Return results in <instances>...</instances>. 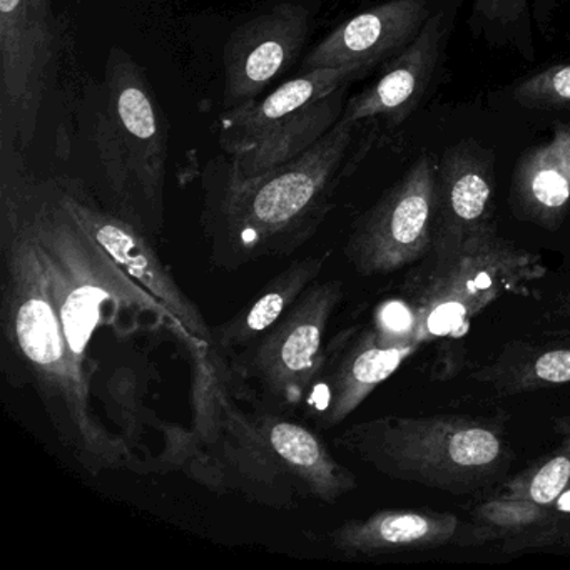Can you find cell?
Here are the masks:
<instances>
[{
	"instance_id": "cell-1",
	"label": "cell",
	"mask_w": 570,
	"mask_h": 570,
	"mask_svg": "<svg viewBox=\"0 0 570 570\" xmlns=\"http://www.w3.org/2000/svg\"><path fill=\"white\" fill-rule=\"evenodd\" d=\"M0 255L2 335L62 442L95 475L132 463L128 443L108 432L92 412L88 373L69 346L38 243L8 189H0Z\"/></svg>"
},
{
	"instance_id": "cell-2",
	"label": "cell",
	"mask_w": 570,
	"mask_h": 570,
	"mask_svg": "<svg viewBox=\"0 0 570 570\" xmlns=\"http://www.w3.org/2000/svg\"><path fill=\"white\" fill-rule=\"evenodd\" d=\"M356 125L340 119L325 138L286 165L233 179L212 161L203 176V226L213 259L238 268L288 256L315 236L333 208Z\"/></svg>"
},
{
	"instance_id": "cell-3",
	"label": "cell",
	"mask_w": 570,
	"mask_h": 570,
	"mask_svg": "<svg viewBox=\"0 0 570 570\" xmlns=\"http://www.w3.org/2000/svg\"><path fill=\"white\" fill-rule=\"evenodd\" d=\"M168 121L146 69L111 48L96 92L92 142L105 208L156 238L165 226Z\"/></svg>"
},
{
	"instance_id": "cell-4",
	"label": "cell",
	"mask_w": 570,
	"mask_h": 570,
	"mask_svg": "<svg viewBox=\"0 0 570 570\" xmlns=\"http://www.w3.org/2000/svg\"><path fill=\"white\" fill-rule=\"evenodd\" d=\"M336 445L383 475L459 493L489 483L505 455L495 430L460 416H383L350 426Z\"/></svg>"
},
{
	"instance_id": "cell-5",
	"label": "cell",
	"mask_w": 570,
	"mask_h": 570,
	"mask_svg": "<svg viewBox=\"0 0 570 570\" xmlns=\"http://www.w3.org/2000/svg\"><path fill=\"white\" fill-rule=\"evenodd\" d=\"M365 72L355 68L302 71L256 101L223 111L216 159L233 179L265 175L308 151L335 128L346 91Z\"/></svg>"
},
{
	"instance_id": "cell-6",
	"label": "cell",
	"mask_w": 570,
	"mask_h": 570,
	"mask_svg": "<svg viewBox=\"0 0 570 570\" xmlns=\"http://www.w3.org/2000/svg\"><path fill=\"white\" fill-rule=\"evenodd\" d=\"M58 55L52 0H0V146L28 151Z\"/></svg>"
},
{
	"instance_id": "cell-7",
	"label": "cell",
	"mask_w": 570,
	"mask_h": 570,
	"mask_svg": "<svg viewBox=\"0 0 570 570\" xmlns=\"http://www.w3.org/2000/svg\"><path fill=\"white\" fill-rule=\"evenodd\" d=\"M342 298V283H313L275 326L242 350L233 372L273 405L305 402L325 360L326 330Z\"/></svg>"
},
{
	"instance_id": "cell-8",
	"label": "cell",
	"mask_w": 570,
	"mask_h": 570,
	"mask_svg": "<svg viewBox=\"0 0 570 570\" xmlns=\"http://www.w3.org/2000/svg\"><path fill=\"white\" fill-rule=\"evenodd\" d=\"M52 188L66 212L81 226L82 232L149 295L155 296L188 333L196 348L213 345L209 328L198 306L185 295L165 263L153 248L142 229L126 222L96 202L85 185L72 178L51 179Z\"/></svg>"
},
{
	"instance_id": "cell-9",
	"label": "cell",
	"mask_w": 570,
	"mask_h": 570,
	"mask_svg": "<svg viewBox=\"0 0 570 570\" xmlns=\"http://www.w3.org/2000/svg\"><path fill=\"white\" fill-rule=\"evenodd\" d=\"M436 159L429 153L356 222L345 255L362 275H379L415 262L429 246L435 222Z\"/></svg>"
},
{
	"instance_id": "cell-10",
	"label": "cell",
	"mask_w": 570,
	"mask_h": 570,
	"mask_svg": "<svg viewBox=\"0 0 570 570\" xmlns=\"http://www.w3.org/2000/svg\"><path fill=\"white\" fill-rule=\"evenodd\" d=\"M320 0H278L239 24L223 49V111L243 108L292 71L315 29Z\"/></svg>"
},
{
	"instance_id": "cell-11",
	"label": "cell",
	"mask_w": 570,
	"mask_h": 570,
	"mask_svg": "<svg viewBox=\"0 0 570 570\" xmlns=\"http://www.w3.org/2000/svg\"><path fill=\"white\" fill-rule=\"evenodd\" d=\"M462 0H440L415 39L386 62L372 86L346 101L342 118L352 125L382 118L390 125L405 121L422 102L445 61Z\"/></svg>"
},
{
	"instance_id": "cell-12",
	"label": "cell",
	"mask_w": 570,
	"mask_h": 570,
	"mask_svg": "<svg viewBox=\"0 0 570 570\" xmlns=\"http://www.w3.org/2000/svg\"><path fill=\"white\" fill-rule=\"evenodd\" d=\"M440 0H385L336 26L302 62V71L355 68L368 75L399 56L422 31Z\"/></svg>"
},
{
	"instance_id": "cell-13",
	"label": "cell",
	"mask_w": 570,
	"mask_h": 570,
	"mask_svg": "<svg viewBox=\"0 0 570 570\" xmlns=\"http://www.w3.org/2000/svg\"><path fill=\"white\" fill-rule=\"evenodd\" d=\"M389 336L382 330L365 332L346 352L338 346L336 355L325 353L305 399L313 422L325 429L338 425L399 368L412 348L389 345Z\"/></svg>"
},
{
	"instance_id": "cell-14",
	"label": "cell",
	"mask_w": 570,
	"mask_h": 570,
	"mask_svg": "<svg viewBox=\"0 0 570 570\" xmlns=\"http://www.w3.org/2000/svg\"><path fill=\"white\" fill-rule=\"evenodd\" d=\"M249 415L266 452L302 499L333 503L355 489L353 473L336 462L315 432L272 410Z\"/></svg>"
},
{
	"instance_id": "cell-15",
	"label": "cell",
	"mask_w": 570,
	"mask_h": 570,
	"mask_svg": "<svg viewBox=\"0 0 570 570\" xmlns=\"http://www.w3.org/2000/svg\"><path fill=\"white\" fill-rule=\"evenodd\" d=\"M493 193V159L473 141H462L436 159L435 222L440 246L485 233Z\"/></svg>"
},
{
	"instance_id": "cell-16",
	"label": "cell",
	"mask_w": 570,
	"mask_h": 570,
	"mask_svg": "<svg viewBox=\"0 0 570 570\" xmlns=\"http://www.w3.org/2000/svg\"><path fill=\"white\" fill-rule=\"evenodd\" d=\"M455 515L450 513L385 510L366 519L348 520L328 535L333 549L348 556H373L415 547L443 546L455 535Z\"/></svg>"
},
{
	"instance_id": "cell-17",
	"label": "cell",
	"mask_w": 570,
	"mask_h": 570,
	"mask_svg": "<svg viewBox=\"0 0 570 570\" xmlns=\"http://www.w3.org/2000/svg\"><path fill=\"white\" fill-rule=\"evenodd\" d=\"M323 258L296 259L268 283L249 305L232 320L213 328V345L219 348H246L275 326L322 273Z\"/></svg>"
},
{
	"instance_id": "cell-18",
	"label": "cell",
	"mask_w": 570,
	"mask_h": 570,
	"mask_svg": "<svg viewBox=\"0 0 570 570\" xmlns=\"http://www.w3.org/2000/svg\"><path fill=\"white\" fill-rule=\"evenodd\" d=\"M513 195L540 222H553L570 202V126L557 125L547 141L522 156Z\"/></svg>"
},
{
	"instance_id": "cell-19",
	"label": "cell",
	"mask_w": 570,
	"mask_h": 570,
	"mask_svg": "<svg viewBox=\"0 0 570 570\" xmlns=\"http://www.w3.org/2000/svg\"><path fill=\"white\" fill-rule=\"evenodd\" d=\"M553 0H473L469 26L487 45L533 59V22L549 18Z\"/></svg>"
},
{
	"instance_id": "cell-20",
	"label": "cell",
	"mask_w": 570,
	"mask_h": 570,
	"mask_svg": "<svg viewBox=\"0 0 570 570\" xmlns=\"http://www.w3.org/2000/svg\"><path fill=\"white\" fill-rule=\"evenodd\" d=\"M505 96L517 108L529 111H570V62L520 79Z\"/></svg>"
},
{
	"instance_id": "cell-21",
	"label": "cell",
	"mask_w": 570,
	"mask_h": 570,
	"mask_svg": "<svg viewBox=\"0 0 570 570\" xmlns=\"http://www.w3.org/2000/svg\"><path fill=\"white\" fill-rule=\"evenodd\" d=\"M570 489V440L566 439V449L559 455L547 460L523 490V500L546 507L557 502L566 490Z\"/></svg>"
},
{
	"instance_id": "cell-22",
	"label": "cell",
	"mask_w": 570,
	"mask_h": 570,
	"mask_svg": "<svg viewBox=\"0 0 570 570\" xmlns=\"http://www.w3.org/2000/svg\"><path fill=\"white\" fill-rule=\"evenodd\" d=\"M540 505L520 499L519 502H492L480 509V517L495 527H520L535 522Z\"/></svg>"
},
{
	"instance_id": "cell-23",
	"label": "cell",
	"mask_w": 570,
	"mask_h": 570,
	"mask_svg": "<svg viewBox=\"0 0 570 570\" xmlns=\"http://www.w3.org/2000/svg\"><path fill=\"white\" fill-rule=\"evenodd\" d=\"M533 375L546 383L570 382V350L543 353L533 365Z\"/></svg>"
},
{
	"instance_id": "cell-24",
	"label": "cell",
	"mask_w": 570,
	"mask_h": 570,
	"mask_svg": "<svg viewBox=\"0 0 570 570\" xmlns=\"http://www.w3.org/2000/svg\"><path fill=\"white\" fill-rule=\"evenodd\" d=\"M376 325L386 335H402V333H409L410 330H413L415 318H413L409 306L403 305L402 302H390L380 309Z\"/></svg>"
},
{
	"instance_id": "cell-25",
	"label": "cell",
	"mask_w": 570,
	"mask_h": 570,
	"mask_svg": "<svg viewBox=\"0 0 570 570\" xmlns=\"http://www.w3.org/2000/svg\"><path fill=\"white\" fill-rule=\"evenodd\" d=\"M557 507L559 510H563V512H570V489L566 490L562 495L557 499Z\"/></svg>"
}]
</instances>
